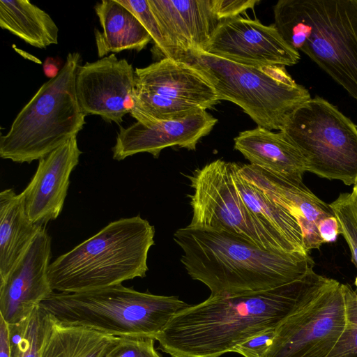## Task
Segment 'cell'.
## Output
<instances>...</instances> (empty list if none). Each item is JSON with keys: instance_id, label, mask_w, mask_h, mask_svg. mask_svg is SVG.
I'll return each instance as SVG.
<instances>
[{"instance_id": "obj_34", "label": "cell", "mask_w": 357, "mask_h": 357, "mask_svg": "<svg viewBox=\"0 0 357 357\" xmlns=\"http://www.w3.org/2000/svg\"><path fill=\"white\" fill-rule=\"evenodd\" d=\"M351 193L353 194V195L354 196V197L357 202V181L354 185V188H353V190H352Z\"/></svg>"}, {"instance_id": "obj_25", "label": "cell", "mask_w": 357, "mask_h": 357, "mask_svg": "<svg viewBox=\"0 0 357 357\" xmlns=\"http://www.w3.org/2000/svg\"><path fill=\"white\" fill-rule=\"evenodd\" d=\"M54 317L40 305L24 320L8 324L10 357H40Z\"/></svg>"}, {"instance_id": "obj_28", "label": "cell", "mask_w": 357, "mask_h": 357, "mask_svg": "<svg viewBox=\"0 0 357 357\" xmlns=\"http://www.w3.org/2000/svg\"><path fill=\"white\" fill-rule=\"evenodd\" d=\"M155 339L117 337L101 357H161L156 351Z\"/></svg>"}, {"instance_id": "obj_35", "label": "cell", "mask_w": 357, "mask_h": 357, "mask_svg": "<svg viewBox=\"0 0 357 357\" xmlns=\"http://www.w3.org/2000/svg\"><path fill=\"white\" fill-rule=\"evenodd\" d=\"M355 285H356V287L357 288V277L356 278V280H355Z\"/></svg>"}, {"instance_id": "obj_6", "label": "cell", "mask_w": 357, "mask_h": 357, "mask_svg": "<svg viewBox=\"0 0 357 357\" xmlns=\"http://www.w3.org/2000/svg\"><path fill=\"white\" fill-rule=\"evenodd\" d=\"M78 52H70L58 75L45 82L20 110L6 135L0 156L31 163L47 155L82 130L86 115L78 103L75 78Z\"/></svg>"}, {"instance_id": "obj_12", "label": "cell", "mask_w": 357, "mask_h": 357, "mask_svg": "<svg viewBox=\"0 0 357 357\" xmlns=\"http://www.w3.org/2000/svg\"><path fill=\"white\" fill-rule=\"evenodd\" d=\"M167 46L169 59L184 62L204 50L225 21L253 9L258 0H148Z\"/></svg>"}, {"instance_id": "obj_15", "label": "cell", "mask_w": 357, "mask_h": 357, "mask_svg": "<svg viewBox=\"0 0 357 357\" xmlns=\"http://www.w3.org/2000/svg\"><path fill=\"white\" fill-rule=\"evenodd\" d=\"M51 258L52 238L45 226L11 272L0 280V316L8 324L26 319L54 292L48 279Z\"/></svg>"}, {"instance_id": "obj_32", "label": "cell", "mask_w": 357, "mask_h": 357, "mask_svg": "<svg viewBox=\"0 0 357 357\" xmlns=\"http://www.w3.org/2000/svg\"><path fill=\"white\" fill-rule=\"evenodd\" d=\"M0 357H10L8 324L0 316Z\"/></svg>"}, {"instance_id": "obj_9", "label": "cell", "mask_w": 357, "mask_h": 357, "mask_svg": "<svg viewBox=\"0 0 357 357\" xmlns=\"http://www.w3.org/2000/svg\"><path fill=\"white\" fill-rule=\"evenodd\" d=\"M137 121L183 119L220 102L215 89L197 68L169 58L135 69Z\"/></svg>"}, {"instance_id": "obj_13", "label": "cell", "mask_w": 357, "mask_h": 357, "mask_svg": "<svg viewBox=\"0 0 357 357\" xmlns=\"http://www.w3.org/2000/svg\"><path fill=\"white\" fill-rule=\"evenodd\" d=\"M135 70L125 59L114 54L79 66L75 91L82 112L99 115L104 121L120 125L135 102Z\"/></svg>"}, {"instance_id": "obj_31", "label": "cell", "mask_w": 357, "mask_h": 357, "mask_svg": "<svg viewBox=\"0 0 357 357\" xmlns=\"http://www.w3.org/2000/svg\"><path fill=\"white\" fill-rule=\"evenodd\" d=\"M318 229L324 243L335 241L340 234L339 223L335 215L321 219L318 224Z\"/></svg>"}, {"instance_id": "obj_24", "label": "cell", "mask_w": 357, "mask_h": 357, "mask_svg": "<svg viewBox=\"0 0 357 357\" xmlns=\"http://www.w3.org/2000/svg\"><path fill=\"white\" fill-rule=\"evenodd\" d=\"M116 339L84 326L64 325L54 319L40 357H101Z\"/></svg>"}, {"instance_id": "obj_30", "label": "cell", "mask_w": 357, "mask_h": 357, "mask_svg": "<svg viewBox=\"0 0 357 357\" xmlns=\"http://www.w3.org/2000/svg\"><path fill=\"white\" fill-rule=\"evenodd\" d=\"M276 328H268L249 337L235 347L231 352L243 357H264L273 342Z\"/></svg>"}, {"instance_id": "obj_33", "label": "cell", "mask_w": 357, "mask_h": 357, "mask_svg": "<svg viewBox=\"0 0 357 357\" xmlns=\"http://www.w3.org/2000/svg\"><path fill=\"white\" fill-rule=\"evenodd\" d=\"M43 70L45 75L52 79L58 75L61 69L58 68L53 59L49 57L44 63Z\"/></svg>"}, {"instance_id": "obj_4", "label": "cell", "mask_w": 357, "mask_h": 357, "mask_svg": "<svg viewBox=\"0 0 357 357\" xmlns=\"http://www.w3.org/2000/svg\"><path fill=\"white\" fill-rule=\"evenodd\" d=\"M274 24L357 101V0H280Z\"/></svg>"}, {"instance_id": "obj_14", "label": "cell", "mask_w": 357, "mask_h": 357, "mask_svg": "<svg viewBox=\"0 0 357 357\" xmlns=\"http://www.w3.org/2000/svg\"><path fill=\"white\" fill-rule=\"evenodd\" d=\"M204 51L227 60L252 66L296 64L301 56L283 39L275 24L258 20L231 18L222 24Z\"/></svg>"}, {"instance_id": "obj_8", "label": "cell", "mask_w": 357, "mask_h": 357, "mask_svg": "<svg viewBox=\"0 0 357 357\" xmlns=\"http://www.w3.org/2000/svg\"><path fill=\"white\" fill-rule=\"evenodd\" d=\"M281 131L304 157L307 172L347 185L357 181V127L315 96L287 118Z\"/></svg>"}, {"instance_id": "obj_5", "label": "cell", "mask_w": 357, "mask_h": 357, "mask_svg": "<svg viewBox=\"0 0 357 357\" xmlns=\"http://www.w3.org/2000/svg\"><path fill=\"white\" fill-rule=\"evenodd\" d=\"M190 305L175 296L116 284L77 293L53 292L40 306L59 323L115 337L155 340L170 319Z\"/></svg>"}, {"instance_id": "obj_22", "label": "cell", "mask_w": 357, "mask_h": 357, "mask_svg": "<svg viewBox=\"0 0 357 357\" xmlns=\"http://www.w3.org/2000/svg\"><path fill=\"white\" fill-rule=\"evenodd\" d=\"M94 8L102 29L94 30L100 59L123 50L141 51L152 40L137 17L116 0H102Z\"/></svg>"}, {"instance_id": "obj_23", "label": "cell", "mask_w": 357, "mask_h": 357, "mask_svg": "<svg viewBox=\"0 0 357 357\" xmlns=\"http://www.w3.org/2000/svg\"><path fill=\"white\" fill-rule=\"evenodd\" d=\"M0 26L37 48L58 44L59 28L54 21L28 0H1Z\"/></svg>"}, {"instance_id": "obj_26", "label": "cell", "mask_w": 357, "mask_h": 357, "mask_svg": "<svg viewBox=\"0 0 357 357\" xmlns=\"http://www.w3.org/2000/svg\"><path fill=\"white\" fill-rule=\"evenodd\" d=\"M329 206L338 221L340 234L346 240L352 261L357 268V202L351 192H344L340 194Z\"/></svg>"}, {"instance_id": "obj_21", "label": "cell", "mask_w": 357, "mask_h": 357, "mask_svg": "<svg viewBox=\"0 0 357 357\" xmlns=\"http://www.w3.org/2000/svg\"><path fill=\"white\" fill-rule=\"evenodd\" d=\"M43 227L30 220L21 193L13 188L0 192V280L11 272Z\"/></svg>"}, {"instance_id": "obj_7", "label": "cell", "mask_w": 357, "mask_h": 357, "mask_svg": "<svg viewBox=\"0 0 357 357\" xmlns=\"http://www.w3.org/2000/svg\"><path fill=\"white\" fill-rule=\"evenodd\" d=\"M184 62L205 75L220 101L234 102L258 126L270 130H280L289 115L311 98L284 66H248L202 50L190 53Z\"/></svg>"}, {"instance_id": "obj_2", "label": "cell", "mask_w": 357, "mask_h": 357, "mask_svg": "<svg viewBox=\"0 0 357 357\" xmlns=\"http://www.w3.org/2000/svg\"><path fill=\"white\" fill-rule=\"evenodd\" d=\"M183 250L181 262L211 295H232L275 288L303 277L313 268L309 255L274 252L241 236L193 228L173 236Z\"/></svg>"}, {"instance_id": "obj_1", "label": "cell", "mask_w": 357, "mask_h": 357, "mask_svg": "<svg viewBox=\"0 0 357 357\" xmlns=\"http://www.w3.org/2000/svg\"><path fill=\"white\" fill-rule=\"evenodd\" d=\"M333 280L312 268L303 277L275 288L210 295L178 312L155 340L172 357H219L249 337L277 328Z\"/></svg>"}, {"instance_id": "obj_20", "label": "cell", "mask_w": 357, "mask_h": 357, "mask_svg": "<svg viewBox=\"0 0 357 357\" xmlns=\"http://www.w3.org/2000/svg\"><path fill=\"white\" fill-rule=\"evenodd\" d=\"M233 178L243 201L266 234L284 252L308 255L294 216L239 173L231 162Z\"/></svg>"}, {"instance_id": "obj_18", "label": "cell", "mask_w": 357, "mask_h": 357, "mask_svg": "<svg viewBox=\"0 0 357 357\" xmlns=\"http://www.w3.org/2000/svg\"><path fill=\"white\" fill-rule=\"evenodd\" d=\"M239 173L296 219L305 250L319 249L324 243L318 224L334 213L329 204L318 198L303 183L279 176L250 164H236Z\"/></svg>"}, {"instance_id": "obj_16", "label": "cell", "mask_w": 357, "mask_h": 357, "mask_svg": "<svg viewBox=\"0 0 357 357\" xmlns=\"http://www.w3.org/2000/svg\"><path fill=\"white\" fill-rule=\"evenodd\" d=\"M218 119L206 111L183 119L142 120L121 128L112 147L113 159L123 160L139 153L158 158L162 150L179 146L194 151L199 139L208 135Z\"/></svg>"}, {"instance_id": "obj_29", "label": "cell", "mask_w": 357, "mask_h": 357, "mask_svg": "<svg viewBox=\"0 0 357 357\" xmlns=\"http://www.w3.org/2000/svg\"><path fill=\"white\" fill-rule=\"evenodd\" d=\"M327 357H357V294L353 295L347 329Z\"/></svg>"}, {"instance_id": "obj_10", "label": "cell", "mask_w": 357, "mask_h": 357, "mask_svg": "<svg viewBox=\"0 0 357 357\" xmlns=\"http://www.w3.org/2000/svg\"><path fill=\"white\" fill-rule=\"evenodd\" d=\"M354 293L334 280L277 327L264 357H327L347 328Z\"/></svg>"}, {"instance_id": "obj_27", "label": "cell", "mask_w": 357, "mask_h": 357, "mask_svg": "<svg viewBox=\"0 0 357 357\" xmlns=\"http://www.w3.org/2000/svg\"><path fill=\"white\" fill-rule=\"evenodd\" d=\"M130 10L141 22L154 43L152 52L162 59L169 58V53L159 24L154 16L148 0H116Z\"/></svg>"}, {"instance_id": "obj_19", "label": "cell", "mask_w": 357, "mask_h": 357, "mask_svg": "<svg viewBox=\"0 0 357 357\" xmlns=\"http://www.w3.org/2000/svg\"><path fill=\"white\" fill-rule=\"evenodd\" d=\"M234 149L250 164L290 181L303 183L306 162L300 151L281 132L257 126L234 138Z\"/></svg>"}, {"instance_id": "obj_3", "label": "cell", "mask_w": 357, "mask_h": 357, "mask_svg": "<svg viewBox=\"0 0 357 357\" xmlns=\"http://www.w3.org/2000/svg\"><path fill=\"white\" fill-rule=\"evenodd\" d=\"M154 236V227L140 215L111 222L50 263V286L59 292L77 293L144 278Z\"/></svg>"}, {"instance_id": "obj_11", "label": "cell", "mask_w": 357, "mask_h": 357, "mask_svg": "<svg viewBox=\"0 0 357 357\" xmlns=\"http://www.w3.org/2000/svg\"><path fill=\"white\" fill-rule=\"evenodd\" d=\"M187 177L193 189V193L188 195L192 209L188 226L229 233L260 248L284 252L261 229L246 207L233 178L231 162L218 159Z\"/></svg>"}, {"instance_id": "obj_17", "label": "cell", "mask_w": 357, "mask_h": 357, "mask_svg": "<svg viewBox=\"0 0 357 357\" xmlns=\"http://www.w3.org/2000/svg\"><path fill=\"white\" fill-rule=\"evenodd\" d=\"M82 153L75 135L39 160L34 175L21 192L27 215L33 223L45 226L59 217L70 174Z\"/></svg>"}]
</instances>
